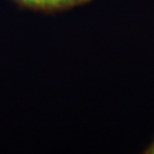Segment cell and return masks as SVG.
I'll return each mask as SVG.
<instances>
[{
    "mask_svg": "<svg viewBox=\"0 0 154 154\" xmlns=\"http://www.w3.org/2000/svg\"><path fill=\"white\" fill-rule=\"evenodd\" d=\"M20 8L38 11L47 15L70 11L79 6L87 5L93 0H11Z\"/></svg>",
    "mask_w": 154,
    "mask_h": 154,
    "instance_id": "cell-1",
    "label": "cell"
},
{
    "mask_svg": "<svg viewBox=\"0 0 154 154\" xmlns=\"http://www.w3.org/2000/svg\"><path fill=\"white\" fill-rule=\"evenodd\" d=\"M144 153L145 154H154V138H153V142L149 144V146H147V149L144 151Z\"/></svg>",
    "mask_w": 154,
    "mask_h": 154,
    "instance_id": "cell-2",
    "label": "cell"
}]
</instances>
